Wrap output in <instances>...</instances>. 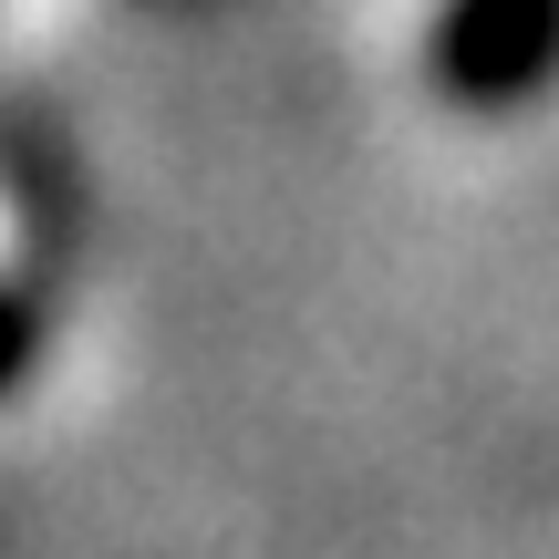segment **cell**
Here are the masks:
<instances>
[{
    "label": "cell",
    "mask_w": 559,
    "mask_h": 559,
    "mask_svg": "<svg viewBox=\"0 0 559 559\" xmlns=\"http://www.w3.org/2000/svg\"><path fill=\"white\" fill-rule=\"evenodd\" d=\"M32 353H41V311H32L21 290H0V394L32 373Z\"/></svg>",
    "instance_id": "obj_2"
},
{
    "label": "cell",
    "mask_w": 559,
    "mask_h": 559,
    "mask_svg": "<svg viewBox=\"0 0 559 559\" xmlns=\"http://www.w3.org/2000/svg\"><path fill=\"white\" fill-rule=\"evenodd\" d=\"M436 94L466 115H508L559 73V0H445L436 11Z\"/></svg>",
    "instance_id": "obj_1"
}]
</instances>
